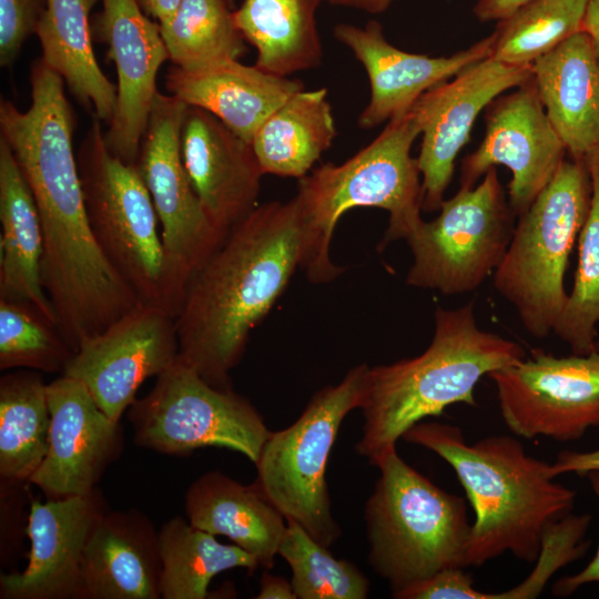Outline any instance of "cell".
<instances>
[{
  "instance_id": "1",
  "label": "cell",
  "mask_w": 599,
  "mask_h": 599,
  "mask_svg": "<svg viewBox=\"0 0 599 599\" xmlns=\"http://www.w3.org/2000/svg\"><path fill=\"white\" fill-rule=\"evenodd\" d=\"M306 251L295 197L257 205L191 278L175 318L177 359L209 384L232 388L252 329L284 292Z\"/></svg>"
},
{
  "instance_id": "2",
  "label": "cell",
  "mask_w": 599,
  "mask_h": 599,
  "mask_svg": "<svg viewBox=\"0 0 599 599\" xmlns=\"http://www.w3.org/2000/svg\"><path fill=\"white\" fill-rule=\"evenodd\" d=\"M31 104L19 110L0 102L1 138L10 148L33 195L43 232L41 276L58 295L93 291L113 267L91 230L78 160L73 151L77 118L64 80L37 59L30 70Z\"/></svg>"
},
{
  "instance_id": "3",
  "label": "cell",
  "mask_w": 599,
  "mask_h": 599,
  "mask_svg": "<svg viewBox=\"0 0 599 599\" xmlns=\"http://www.w3.org/2000/svg\"><path fill=\"white\" fill-rule=\"evenodd\" d=\"M444 459L469 500L471 524L465 568L480 567L510 552L537 560L547 529L570 514L576 491L555 481L550 464L527 454L508 435H491L468 444L455 425L419 422L402 437Z\"/></svg>"
},
{
  "instance_id": "4",
  "label": "cell",
  "mask_w": 599,
  "mask_h": 599,
  "mask_svg": "<svg viewBox=\"0 0 599 599\" xmlns=\"http://www.w3.org/2000/svg\"><path fill=\"white\" fill-rule=\"evenodd\" d=\"M434 317V335L422 354L368 368L355 449L370 465L425 418L453 404L476 406L474 390L481 377L526 357L518 343L477 325L474 302L438 306Z\"/></svg>"
},
{
  "instance_id": "5",
  "label": "cell",
  "mask_w": 599,
  "mask_h": 599,
  "mask_svg": "<svg viewBox=\"0 0 599 599\" xmlns=\"http://www.w3.org/2000/svg\"><path fill=\"white\" fill-rule=\"evenodd\" d=\"M420 129L414 113L389 120L365 148L341 164L326 163L298 180L294 196L305 224L302 268L309 282L327 283L343 268L329 257L339 219L356 207H377L389 214L378 250L407 238L423 221V190L417 158L412 156Z\"/></svg>"
},
{
  "instance_id": "6",
  "label": "cell",
  "mask_w": 599,
  "mask_h": 599,
  "mask_svg": "<svg viewBox=\"0 0 599 599\" xmlns=\"http://www.w3.org/2000/svg\"><path fill=\"white\" fill-rule=\"evenodd\" d=\"M365 505L368 564L395 593L449 568H465L471 524L464 498L409 466L393 448Z\"/></svg>"
},
{
  "instance_id": "7",
  "label": "cell",
  "mask_w": 599,
  "mask_h": 599,
  "mask_svg": "<svg viewBox=\"0 0 599 599\" xmlns=\"http://www.w3.org/2000/svg\"><path fill=\"white\" fill-rule=\"evenodd\" d=\"M587 160H564L552 180L518 216L494 286L517 311L525 329L545 338L568 294L565 273L591 204Z\"/></svg>"
},
{
  "instance_id": "8",
  "label": "cell",
  "mask_w": 599,
  "mask_h": 599,
  "mask_svg": "<svg viewBox=\"0 0 599 599\" xmlns=\"http://www.w3.org/2000/svg\"><path fill=\"white\" fill-rule=\"evenodd\" d=\"M101 123L93 115L77 155L91 230L106 260L139 300L176 318L182 302L151 195L138 165L110 152Z\"/></svg>"
},
{
  "instance_id": "9",
  "label": "cell",
  "mask_w": 599,
  "mask_h": 599,
  "mask_svg": "<svg viewBox=\"0 0 599 599\" xmlns=\"http://www.w3.org/2000/svg\"><path fill=\"white\" fill-rule=\"evenodd\" d=\"M368 368L359 364L338 384L315 393L292 425L270 433L255 463L257 488L286 521L301 525L325 547L342 535L332 512L326 466L342 423L363 404Z\"/></svg>"
},
{
  "instance_id": "10",
  "label": "cell",
  "mask_w": 599,
  "mask_h": 599,
  "mask_svg": "<svg viewBox=\"0 0 599 599\" xmlns=\"http://www.w3.org/2000/svg\"><path fill=\"white\" fill-rule=\"evenodd\" d=\"M135 445L185 456L204 447L242 454L253 464L271 430L252 403L233 388L209 384L176 358L152 389L128 408Z\"/></svg>"
},
{
  "instance_id": "11",
  "label": "cell",
  "mask_w": 599,
  "mask_h": 599,
  "mask_svg": "<svg viewBox=\"0 0 599 599\" xmlns=\"http://www.w3.org/2000/svg\"><path fill=\"white\" fill-rule=\"evenodd\" d=\"M439 211L406 238L413 254L406 284L444 295L473 292L499 266L515 229L496 167L478 185L460 186Z\"/></svg>"
},
{
  "instance_id": "12",
  "label": "cell",
  "mask_w": 599,
  "mask_h": 599,
  "mask_svg": "<svg viewBox=\"0 0 599 599\" xmlns=\"http://www.w3.org/2000/svg\"><path fill=\"white\" fill-rule=\"evenodd\" d=\"M186 109L174 95L158 91L136 161L182 303L191 278L226 236L207 217L184 165L181 132Z\"/></svg>"
},
{
  "instance_id": "13",
  "label": "cell",
  "mask_w": 599,
  "mask_h": 599,
  "mask_svg": "<svg viewBox=\"0 0 599 599\" xmlns=\"http://www.w3.org/2000/svg\"><path fill=\"white\" fill-rule=\"evenodd\" d=\"M488 377L502 420L519 437L569 441L599 427V349L556 357L537 348Z\"/></svg>"
},
{
  "instance_id": "14",
  "label": "cell",
  "mask_w": 599,
  "mask_h": 599,
  "mask_svg": "<svg viewBox=\"0 0 599 599\" xmlns=\"http://www.w3.org/2000/svg\"><path fill=\"white\" fill-rule=\"evenodd\" d=\"M177 355L175 318L141 303L83 342L62 375L80 380L98 406L120 422L143 382L161 375Z\"/></svg>"
},
{
  "instance_id": "15",
  "label": "cell",
  "mask_w": 599,
  "mask_h": 599,
  "mask_svg": "<svg viewBox=\"0 0 599 599\" xmlns=\"http://www.w3.org/2000/svg\"><path fill=\"white\" fill-rule=\"evenodd\" d=\"M532 79L531 65H510L491 55L425 92L410 109L420 129L417 156L425 212L439 211L455 161L479 113L502 93Z\"/></svg>"
},
{
  "instance_id": "16",
  "label": "cell",
  "mask_w": 599,
  "mask_h": 599,
  "mask_svg": "<svg viewBox=\"0 0 599 599\" xmlns=\"http://www.w3.org/2000/svg\"><path fill=\"white\" fill-rule=\"evenodd\" d=\"M481 143L461 163L460 186L474 187L496 165L511 173L509 206L516 216L552 180L567 153L539 100L534 80L488 105Z\"/></svg>"
},
{
  "instance_id": "17",
  "label": "cell",
  "mask_w": 599,
  "mask_h": 599,
  "mask_svg": "<svg viewBox=\"0 0 599 599\" xmlns=\"http://www.w3.org/2000/svg\"><path fill=\"white\" fill-rule=\"evenodd\" d=\"M101 1L92 34L108 45V57L114 62L118 77L116 105L104 141L113 155L136 164L158 93V72L169 53L160 24L135 0Z\"/></svg>"
},
{
  "instance_id": "18",
  "label": "cell",
  "mask_w": 599,
  "mask_h": 599,
  "mask_svg": "<svg viewBox=\"0 0 599 599\" xmlns=\"http://www.w3.org/2000/svg\"><path fill=\"white\" fill-rule=\"evenodd\" d=\"M49 448L29 483L48 498L82 496L97 489L123 449V429L78 379L61 375L47 387Z\"/></svg>"
},
{
  "instance_id": "19",
  "label": "cell",
  "mask_w": 599,
  "mask_h": 599,
  "mask_svg": "<svg viewBox=\"0 0 599 599\" xmlns=\"http://www.w3.org/2000/svg\"><path fill=\"white\" fill-rule=\"evenodd\" d=\"M108 510L100 493L65 498L33 499L26 534L28 565L2 573V599H81L82 558L99 518Z\"/></svg>"
},
{
  "instance_id": "20",
  "label": "cell",
  "mask_w": 599,
  "mask_h": 599,
  "mask_svg": "<svg viewBox=\"0 0 599 599\" xmlns=\"http://www.w3.org/2000/svg\"><path fill=\"white\" fill-rule=\"evenodd\" d=\"M333 35L367 73L370 97L358 116V125L364 130L407 113L425 92L490 57L496 38L493 32L449 57H429L393 45L376 20L364 27L338 23Z\"/></svg>"
},
{
  "instance_id": "21",
  "label": "cell",
  "mask_w": 599,
  "mask_h": 599,
  "mask_svg": "<svg viewBox=\"0 0 599 599\" xmlns=\"http://www.w3.org/2000/svg\"><path fill=\"white\" fill-rule=\"evenodd\" d=\"M181 151L207 217L223 235H227L258 205L264 173L252 144L212 113L187 105Z\"/></svg>"
},
{
  "instance_id": "22",
  "label": "cell",
  "mask_w": 599,
  "mask_h": 599,
  "mask_svg": "<svg viewBox=\"0 0 599 599\" xmlns=\"http://www.w3.org/2000/svg\"><path fill=\"white\" fill-rule=\"evenodd\" d=\"M162 559L159 531L136 509L106 510L82 558L81 599H159Z\"/></svg>"
},
{
  "instance_id": "23",
  "label": "cell",
  "mask_w": 599,
  "mask_h": 599,
  "mask_svg": "<svg viewBox=\"0 0 599 599\" xmlns=\"http://www.w3.org/2000/svg\"><path fill=\"white\" fill-rule=\"evenodd\" d=\"M166 90L189 106L203 109L243 140H252L268 115L303 90L298 80L268 73L238 60H223L195 69L172 67Z\"/></svg>"
},
{
  "instance_id": "24",
  "label": "cell",
  "mask_w": 599,
  "mask_h": 599,
  "mask_svg": "<svg viewBox=\"0 0 599 599\" xmlns=\"http://www.w3.org/2000/svg\"><path fill=\"white\" fill-rule=\"evenodd\" d=\"M545 112L572 159L599 146V61L579 31L531 64Z\"/></svg>"
},
{
  "instance_id": "25",
  "label": "cell",
  "mask_w": 599,
  "mask_h": 599,
  "mask_svg": "<svg viewBox=\"0 0 599 599\" xmlns=\"http://www.w3.org/2000/svg\"><path fill=\"white\" fill-rule=\"evenodd\" d=\"M184 505L192 525L229 538L260 567H274L287 521L255 484L245 486L219 470L207 471L190 485Z\"/></svg>"
},
{
  "instance_id": "26",
  "label": "cell",
  "mask_w": 599,
  "mask_h": 599,
  "mask_svg": "<svg viewBox=\"0 0 599 599\" xmlns=\"http://www.w3.org/2000/svg\"><path fill=\"white\" fill-rule=\"evenodd\" d=\"M0 298L28 303L55 323L41 277L43 232L33 195L0 138ZM57 325V323H55Z\"/></svg>"
},
{
  "instance_id": "27",
  "label": "cell",
  "mask_w": 599,
  "mask_h": 599,
  "mask_svg": "<svg viewBox=\"0 0 599 599\" xmlns=\"http://www.w3.org/2000/svg\"><path fill=\"white\" fill-rule=\"evenodd\" d=\"M99 0H48L35 34L41 59L59 73L78 102L106 124L116 105V87L102 72L93 51L89 17Z\"/></svg>"
},
{
  "instance_id": "28",
  "label": "cell",
  "mask_w": 599,
  "mask_h": 599,
  "mask_svg": "<svg viewBox=\"0 0 599 599\" xmlns=\"http://www.w3.org/2000/svg\"><path fill=\"white\" fill-rule=\"evenodd\" d=\"M324 1L244 0L233 16L246 42L256 49L255 65L278 77L319 67L317 11Z\"/></svg>"
},
{
  "instance_id": "29",
  "label": "cell",
  "mask_w": 599,
  "mask_h": 599,
  "mask_svg": "<svg viewBox=\"0 0 599 599\" xmlns=\"http://www.w3.org/2000/svg\"><path fill=\"white\" fill-rule=\"evenodd\" d=\"M337 135L327 89L292 94L256 131L252 146L264 174L302 179Z\"/></svg>"
},
{
  "instance_id": "30",
  "label": "cell",
  "mask_w": 599,
  "mask_h": 599,
  "mask_svg": "<svg viewBox=\"0 0 599 599\" xmlns=\"http://www.w3.org/2000/svg\"><path fill=\"white\" fill-rule=\"evenodd\" d=\"M40 372L18 369L0 378V478L29 481L49 448L48 384Z\"/></svg>"
},
{
  "instance_id": "31",
  "label": "cell",
  "mask_w": 599,
  "mask_h": 599,
  "mask_svg": "<svg viewBox=\"0 0 599 599\" xmlns=\"http://www.w3.org/2000/svg\"><path fill=\"white\" fill-rule=\"evenodd\" d=\"M162 559L161 598L204 599L212 579L226 570L254 572L260 564L236 545L222 544L216 536L176 516L159 530Z\"/></svg>"
},
{
  "instance_id": "32",
  "label": "cell",
  "mask_w": 599,
  "mask_h": 599,
  "mask_svg": "<svg viewBox=\"0 0 599 599\" xmlns=\"http://www.w3.org/2000/svg\"><path fill=\"white\" fill-rule=\"evenodd\" d=\"M159 24L169 59L181 69L238 60L246 51V40L225 0H183Z\"/></svg>"
},
{
  "instance_id": "33",
  "label": "cell",
  "mask_w": 599,
  "mask_h": 599,
  "mask_svg": "<svg viewBox=\"0 0 599 599\" xmlns=\"http://www.w3.org/2000/svg\"><path fill=\"white\" fill-rule=\"evenodd\" d=\"M586 160L591 176V204L578 237L573 286L552 331L576 355L597 349L599 323V146Z\"/></svg>"
},
{
  "instance_id": "34",
  "label": "cell",
  "mask_w": 599,
  "mask_h": 599,
  "mask_svg": "<svg viewBox=\"0 0 599 599\" xmlns=\"http://www.w3.org/2000/svg\"><path fill=\"white\" fill-rule=\"evenodd\" d=\"M588 0H532L498 21L491 57L531 65L582 30Z\"/></svg>"
},
{
  "instance_id": "35",
  "label": "cell",
  "mask_w": 599,
  "mask_h": 599,
  "mask_svg": "<svg viewBox=\"0 0 599 599\" xmlns=\"http://www.w3.org/2000/svg\"><path fill=\"white\" fill-rule=\"evenodd\" d=\"M301 525L287 521L278 548L292 570V586L298 599H365L366 576L351 561L335 558Z\"/></svg>"
},
{
  "instance_id": "36",
  "label": "cell",
  "mask_w": 599,
  "mask_h": 599,
  "mask_svg": "<svg viewBox=\"0 0 599 599\" xmlns=\"http://www.w3.org/2000/svg\"><path fill=\"white\" fill-rule=\"evenodd\" d=\"M74 355L54 322L34 306L0 298V369L61 373Z\"/></svg>"
},
{
  "instance_id": "37",
  "label": "cell",
  "mask_w": 599,
  "mask_h": 599,
  "mask_svg": "<svg viewBox=\"0 0 599 599\" xmlns=\"http://www.w3.org/2000/svg\"><path fill=\"white\" fill-rule=\"evenodd\" d=\"M589 514H568L545 532L537 565L520 585L502 592H483L473 587L467 599H532L539 596L550 577L564 566L578 560L587 551L585 540L590 525Z\"/></svg>"
},
{
  "instance_id": "38",
  "label": "cell",
  "mask_w": 599,
  "mask_h": 599,
  "mask_svg": "<svg viewBox=\"0 0 599 599\" xmlns=\"http://www.w3.org/2000/svg\"><path fill=\"white\" fill-rule=\"evenodd\" d=\"M48 0H0V65L10 67L35 34Z\"/></svg>"
},
{
  "instance_id": "39",
  "label": "cell",
  "mask_w": 599,
  "mask_h": 599,
  "mask_svg": "<svg viewBox=\"0 0 599 599\" xmlns=\"http://www.w3.org/2000/svg\"><path fill=\"white\" fill-rule=\"evenodd\" d=\"M586 476L599 501V470L590 471ZM590 582H599V545L596 555L582 570L571 576L561 577L554 583L552 593L556 597H568Z\"/></svg>"
},
{
  "instance_id": "40",
  "label": "cell",
  "mask_w": 599,
  "mask_h": 599,
  "mask_svg": "<svg viewBox=\"0 0 599 599\" xmlns=\"http://www.w3.org/2000/svg\"><path fill=\"white\" fill-rule=\"evenodd\" d=\"M595 470H599V447L591 451L564 450L559 453L555 463L550 464L549 473L556 478L568 473L586 476Z\"/></svg>"
},
{
  "instance_id": "41",
  "label": "cell",
  "mask_w": 599,
  "mask_h": 599,
  "mask_svg": "<svg viewBox=\"0 0 599 599\" xmlns=\"http://www.w3.org/2000/svg\"><path fill=\"white\" fill-rule=\"evenodd\" d=\"M532 0H477L473 12L481 22L500 21Z\"/></svg>"
},
{
  "instance_id": "42",
  "label": "cell",
  "mask_w": 599,
  "mask_h": 599,
  "mask_svg": "<svg viewBox=\"0 0 599 599\" xmlns=\"http://www.w3.org/2000/svg\"><path fill=\"white\" fill-rule=\"evenodd\" d=\"M256 599H297L292 582L287 579L263 572Z\"/></svg>"
},
{
  "instance_id": "43",
  "label": "cell",
  "mask_w": 599,
  "mask_h": 599,
  "mask_svg": "<svg viewBox=\"0 0 599 599\" xmlns=\"http://www.w3.org/2000/svg\"><path fill=\"white\" fill-rule=\"evenodd\" d=\"M141 10L158 23L166 20L183 0H135Z\"/></svg>"
},
{
  "instance_id": "44",
  "label": "cell",
  "mask_w": 599,
  "mask_h": 599,
  "mask_svg": "<svg viewBox=\"0 0 599 599\" xmlns=\"http://www.w3.org/2000/svg\"><path fill=\"white\" fill-rule=\"evenodd\" d=\"M326 2L335 7L356 9L370 14H380L392 6L394 0H326Z\"/></svg>"
},
{
  "instance_id": "45",
  "label": "cell",
  "mask_w": 599,
  "mask_h": 599,
  "mask_svg": "<svg viewBox=\"0 0 599 599\" xmlns=\"http://www.w3.org/2000/svg\"><path fill=\"white\" fill-rule=\"evenodd\" d=\"M582 30L589 35L599 61V0H588Z\"/></svg>"
},
{
  "instance_id": "46",
  "label": "cell",
  "mask_w": 599,
  "mask_h": 599,
  "mask_svg": "<svg viewBox=\"0 0 599 599\" xmlns=\"http://www.w3.org/2000/svg\"><path fill=\"white\" fill-rule=\"evenodd\" d=\"M225 1L227 2V4H229L231 8H233L234 1H235V0H225Z\"/></svg>"
},
{
  "instance_id": "47",
  "label": "cell",
  "mask_w": 599,
  "mask_h": 599,
  "mask_svg": "<svg viewBox=\"0 0 599 599\" xmlns=\"http://www.w3.org/2000/svg\"><path fill=\"white\" fill-rule=\"evenodd\" d=\"M596 345H597V349H599V337H598V339H597Z\"/></svg>"
}]
</instances>
